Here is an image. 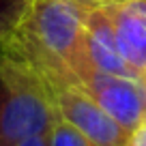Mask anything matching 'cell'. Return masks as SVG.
I'll list each match as a JSON object with an SVG mask.
<instances>
[{"label": "cell", "instance_id": "ba28073f", "mask_svg": "<svg viewBox=\"0 0 146 146\" xmlns=\"http://www.w3.org/2000/svg\"><path fill=\"white\" fill-rule=\"evenodd\" d=\"M47 142H50V146H95L82 131H78L73 125H69L62 118H58L54 127L50 129Z\"/></svg>", "mask_w": 146, "mask_h": 146}, {"label": "cell", "instance_id": "5b68a950", "mask_svg": "<svg viewBox=\"0 0 146 146\" xmlns=\"http://www.w3.org/2000/svg\"><path fill=\"white\" fill-rule=\"evenodd\" d=\"M103 7L114 24L120 56L146 84V0H110Z\"/></svg>", "mask_w": 146, "mask_h": 146}, {"label": "cell", "instance_id": "3957f363", "mask_svg": "<svg viewBox=\"0 0 146 146\" xmlns=\"http://www.w3.org/2000/svg\"><path fill=\"white\" fill-rule=\"evenodd\" d=\"M47 86L58 118L82 131L95 146H127L131 131L116 123L78 82H54Z\"/></svg>", "mask_w": 146, "mask_h": 146}, {"label": "cell", "instance_id": "277c9868", "mask_svg": "<svg viewBox=\"0 0 146 146\" xmlns=\"http://www.w3.org/2000/svg\"><path fill=\"white\" fill-rule=\"evenodd\" d=\"M78 84L127 131L133 133L146 118V84L97 71L90 64L78 75Z\"/></svg>", "mask_w": 146, "mask_h": 146}, {"label": "cell", "instance_id": "52a82bcc", "mask_svg": "<svg viewBox=\"0 0 146 146\" xmlns=\"http://www.w3.org/2000/svg\"><path fill=\"white\" fill-rule=\"evenodd\" d=\"M35 0H0V45L15 32Z\"/></svg>", "mask_w": 146, "mask_h": 146}, {"label": "cell", "instance_id": "6da1fadb", "mask_svg": "<svg viewBox=\"0 0 146 146\" xmlns=\"http://www.w3.org/2000/svg\"><path fill=\"white\" fill-rule=\"evenodd\" d=\"M90 5L80 0H35L2 50L32 67L45 84L78 82L88 67L84 22Z\"/></svg>", "mask_w": 146, "mask_h": 146}, {"label": "cell", "instance_id": "8fae6325", "mask_svg": "<svg viewBox=\"0 0 146 146\" xmlns=\"http://www.w3.org/2000/svg\"><path fill=\"white\" fill-rule=\"evenodd\" d=\"M80 2H86V5H103V2H110V0H80Z\"/></svg>", "mask_w": 146, "mask_h": 146}, {"label": "cell", "instance_id": "9c48e42d", "mask_svg": "<svg viewBox=\"0 0 146 146\" xmlns=\"http://www.w3.org/2000/svg\"><path fill=\"white\" fill-rule=\"evenodd\" d=\"M127 146H146V118L135 127V131L131 133Z\"/></svg>", "mask_w": 146, "mask_h": 146}, {"label": "cell", "instance_id": "8992f818", "mask_svg": "<svg viewBox=\"0 0 146 146\" xmlns=\"http://www.w3.org/2000/svg\"><path fill=\"white\" fill-rule=\"evenodd\" d=\"M84 45H86L88 64L92 69L140 82L135 71L120 56L118 45H116L114 24H112V17L108 15L103 5H90V9H88L86 22H84Z\"/></svg>", "mask_w": 146, "mask_h": 146}, {"label": "cell", "instance_id": "30bf717a", "mask_svg": "<svg viewBox=\"0 0 146 146\" xmlns=\"http://www.w3.org/2000/svg\"><path fill=\"white\" fill-rule=\"evenodd\" d=\"M17 146H50L47 142V133H39V135H30L28 140H24L22 144Z\"/></svg>", "mask_w": 146, "mask_h": 146}, {"label": "cell", "instance_id": "7a4b0ae2", "mask_svg": "<svg viewBox=\"0 0 146 146\" xmlns=\"http://www.w3.org/2000/svg\"><path fill=\"white\" fill-rule=\"evenodd\" d=\"M58 120L50 86L32 67L0 54V146H17L30 135L50 133Z\"/></svg>", "mask_w": 146, "mask_h": 146}]
</instances>
